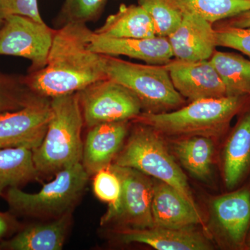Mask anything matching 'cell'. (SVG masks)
Listing matches in <instances>:
<instances>
[{
	"label": "cell",
	"mask_w": 250,
	"mask_h": 250,
	"mask_svg": "<svg viewBox=\"0 0 250 250\" xmlns=\"http://www.w3.org/2000/svg\"><path fill=\"white\" fill-rule=\"evenodd\" d=\"M93 31L85 23L67 22L56 29L45 66L24 77L39 96L49 99L78 93L107 78L103 55L90 47Z\"/></svg>",
	"instance_id": "6da1fadb"
},
{
	"label": "cell",
	"mask_w": 250,
	"mask_h": 250,
	"mask_svg": "<svg viewBox=\"0 0 250 250\" xmlns=\"http://www.w3.org/2000/svg\"><path fill=\"white\" fill-rule=\"evenodd\" d=\"M52 116L43 141L32 150L36 170L41 174L59 171L82 163L83 143L82 130L84 122L78 93L50 99Z\"/></svg>",
	"instance_id": "7a4b0ae2"
},
{
	"label": "cell",
	"mask_w": 250,
	"mask_h": 250,
	"mask_svg": "<svg viewBox=\"0 0 250 250\" xmlns=\"http://www.w3.org/2000/svg\"><path fill=\"white\" fill-rule=\"evenodd\" d=\"M243 103L242 96L197 100L166 113L142 112L132 121L150 126L160 134L212 138L227 129Z\"/></svg>",
	"instance_id": "3957f363"
},
{
	"label": "cell",
	"mask_w": 250,
	"mask_h": 250,
	"mask_svg": "<svg viewBox=\"0 0 250 250\" xmlns=\"http://www.w3.org/2000/svg\"><path fill=\"white\" fill-rule=\"evenodd\" d=\"M89 177L82 163H78L59 171L54 180L36 193L12 187L2 196L13 214L53 220L71 213L83 195Z\"/></svg>",
	"instance_id": "277c9868"
},
{
	"label": "cell",
	"mask_w": 250,
	"mask_h": 250,
	"mask_svg": "<svg viewBox=\"0 0 250 250\" xmlns=\"http://www.w3.org/2000/svg\"><path fill=\"white\" fill-rule=\"evenodd\" d=\"M104 67L109 80L123 85L139 99L143 112L174 111L186 104L174 88L166 65L135 63L103 55Z\"/></svg>",
	"instance_id": "5b68a950"
},
{
	"label": "cell",
	"mask_w": 250,
	"mask_h": 250,
	"mask_svg": "<svg viewBox=\"0 0 250 250\" xmlns=\"http://www.w3.org/2000/svg\"><path fill=\"white\" fill-rule=\"evenodd\" d=\"M137 125L113 164L130 167L168 184L196 206L187 178L167 150L161 134L150 126Z\"/></svg>",
	"instance_id": "8992f818"
},
{
	"label": "cell",
	"mask_w": 250,
	"mask_h": 250,
	"mask_svg": "<svg viewBox=\"0 0 250 250\" xmlns=\"http://www.w3.org/2000/svg\"><path fill=\"white\" fill-rule=\"evenodd\" d=\"M122 182V193L115 207H108L101 225L116 223L124 228L154 227L152 213V182L147 175L130 167L110 165Z\"/></svg>",
	"instance_id": "52a82bcc"
},
{
	"label": "cell",
	"mask_w": 250,
	"mask_h": 250,
	"mask_svg": "<svg viewBox=\"0 0 250 250\" xmlns=\"http://www.w3.org/2000/svg\"><path fill=\"white\" fill-rule=\"evenodd\" d=\"M77 93L83 122L88 128L102 123L134 121L143 112L134 94L108 78Z\"/></svg>",
	"instance_id": "ba28073f"
},
{
	"label": "cell",
	"mask_w": 250,
	"mask_h": 250,
	"mask_svg": "<svg viewBox=\"0 0 250 250\" xmlns=\"http://www.w3.org/2000/svg\"><path fill=\"white\" fill-rule=\"evenodd\" d=\"M56 29L30 18L10 16L0 26V56H13L31 62L29 72L47 62Z\"/></svg>",
	"instance_id": "9c48e42d"
},
{
	"label": "cell",
	"mask_w": 250,
	"mask_h": 250,
	"mask_svg": "<svg viewBox=\"0 0 250 250\" xmlns=\"http://www.w3.org/2000/svg\"><path fill=\"white\" fill-rule=\"evenodd\" d=\"M52 116L50 100L45 98L21 109L0 113V149L34 150L43 141Z\"/></svg>",
	"instance_id": "30bf717a"
},
{
	"label": "cell",
	"mask_w": 250,
	"mask_h": 250,
	"mask_svg": "<svg viewBox=\"0 0 250 250\" xmlns=\"http://www.w3.org/2000/svg\"><path fill=\"white\" fill-rule=\"evenodd\" d=\"M166 66L175 89L190 103L228 96L223 81L209 59L184 62L172 59Z\"/></svg>",
	"instance_id": "8fae6325"
},
{
	"label": "cell",
	"mask_w": 250,
	"mask_h": 250,
	"mask_svg": "<svg viewBox=\"0 0 250 250\" xmlns=\"http://www.w3.org/2000/svg\"><path fill=\"white\" fill-rule=\"evenodd\" d=\"M167 38L173 59L184 62L208 60L218 47L213 24L190 13H184L180 24Z\"/></svg>",
	"instance_id": "7c38bea8"
},
{
	"label": "cell",
	"mask_w": 250,
	"mask_h": 250,
	"mask_svg": "<svg viewBox=\"0 0 250 250\" xmlns=\"http://www.w3.org/2000/svg\"><path fill=\"white\" fill-rule=\"evenodd\" d=\"M90 47L103 55L125 56L152 65H166L173 59L167 37L156 36L149 39H118L98 35L93 31Z\"/></svg>",
	"instance_id": "4fadbf2b"
},
{
	"label": "cell",
	"mask_w": 250,
	"mask_h": 250,
	"mask_svg": "<svg viewBox=\"0 0 250 250\" xmlns=\"http://www.w3.org/2000/svg\"><path fill=\"white\" fill-rule=\"evenodd\" d=\"M82 164L88 175L111 165L122 149L129 130V121L102 123L89 128Z\"/></svg>",
	"instance_id": "5bb4252c"
},
{
	"label": "cell",
	"mask_w": 250,
	"mask_h": 250,
	"mask_svg": "<svg viewBox=\"0 0 250 250\" xmlns=\"http://www.w3.org/2000/svg\"><path fill=\"white\" fill-rule=\"evenodd\" d=\"M121 243H143L159 250L213 249L206 236L193 228L172 229L154 226L146 229L123 228L117 234Z\"/></svg>",
	"instance_id": "9a60e30c"
},
{
	"label": "cell",
	"mask_w": 250,
	"mask_h": 250,
	"mask_svg": "<svg viewBox=\"0 0 250 250\" xmlns=\"http://www.w3.org/2000/svg\"><path fill=\"white\" fill-rule=\"evenodd\" d=\"M152 213L154 226L161 228H190L203 223L196 206L177 189L159 180L153 188Z\"/></svg>",
	"instance_id": "2e32d148"
},
{
	"label": "cell",
	"mask_w": 250,
	"mask_h": 250,
	"mask_svg": "<svg viewBox=\"0 0 250 250\" xmlns=\"http://www.w3.org/2000/svg\"><path fill=\"white\" fill-rule=\"evenodd\" d=\"M210 208L214 223L224 236L236 246L243 244L250 224L249 190L216 197Z\"/></svg>",
	"instance_id": "e0dca14e"
},
{
	"label": "cell",
	"mask_w": 250,
	"mask_h": 250,
	"mask_svg": "<svg viewBox=\"0 0 250 250\" xmlns=\"http://www.w3.org/2000/svg\"><path fill=\"white\" fill-rule=\"evenodd\" d=\"M72 212L47 223L22 228L14 237L0 243L9 250H61L72 225Z\"/></svg>",
	"instance_id": "ac0fdd59"
},
{
	"label": "cell",
	"mask_w": 250,
	"mask_h": 250,
	"mask_svg": "<svg viewBox=\"0 0 250 250\" xmlns=\"http://www.w3.org/2000/svg\"><path fill=\"white\" fill-rule=\"evenodd\" d=\"M93 31L98 35L118 39H149L156 36L150 16L139 4H121Z\"/></svg>",
	"instance_id": "d6986e66"
},
{
	"label": "cell",
	"mask_w": 250,
	"mask_h": 250,
	"mask_svg": "<svg viewBox=\"0 0 250 250\" xmlns=\"http://www.w3.org/2000/svg\"><path fill=\"white\" fill-rule=\"evenodd\" d=\"M250 166V111L238 122L224 149L223 170L228 188L236 187Z\"/></svg>",
	"instance_id": "ffe728a7"
},
{
	"label": "cell",
	"mask_w": 250,
	"mask_h": 250,
	"mask_svg": "<svg viewBox=\"0 0 250 250\" xmlns=\"http://www.w3.org/2000/svg\"><path fill=\"white\" fill-rule=\"evenodd\" d=\"M39 175L31 149L25 147L0 149V196L9 188H21L36 180Z\"/></svg>",
	"instance_id": "44dd1931"
},
{
	"label": "cell",
	"mask_w": 250,
	"mask_h": 250,
	"mask_svg": "<svg viewBox=\"0 0 250 250\" xmlns=\"http://www.w3.org/2000/svg\"><path fill=\"white\" fill-rule=\"evenodd\" d=\"M173 149L182 165L192 176L202 181L209 178L214 154L211 138L188 136L174 143Z\"/></svg>",
	"instance_id": "7402d4cb"
},
{
	"label": "cell",
	"mask_w": 250,
	"mask_h": 250,
	"mask_svg": "<svg viewBox=\"0 0 250 250\" xmlns=\"http://www.w3.org/2000/svg\"><path fill=\"white\" fill-rule=\"evenodd\" d=\"M209 60L223 81L228 96L250 95V60L240 54L216 50Z\"/></svg>",
	"instance_id": "603a6c76"
},
{
	"label": "cell",
	"mask_w": 250,
	"mask_h": 250,
	"mask_svg": "<svg viewBox=\"0 0 250 250\" xmlns=\"http://www.w3.org/2000/svg\"><path fill=\"white\" fill-rule=\"evenodd\" d=\"M183 13L200 16L211 24L250 10V0H175Z\"/></svg>",
	"instance_id": "cb8c5ba5"
},
{
	"label": "cell",
	"mask_w": 250,
	"mask_h": 250,
	"mask_svg": "<svg viewBox=\"0 0 250 250\" xmlns=\"http://www.w3.org/2000/svg\"><path fill=\"white\" fill-rule=\"evenodd\" d=\"M138 4L150 16L158 36H170L183 18V11L175 0H138Z\"/></svg>",
	"instance_id": "d4e9b609"
},
{
	"label": "cell",
	"mask_w": 250,
	"mask_h": 250,
	"mask_svg": "<svg viewBox=\"0 0 250 250\" xmlns=\"http://www.w3.org/2000/svg\"><path fill=\"white\" fill-rule=\"evenodd\" d=\"M41 98L27 86L24 77L0 72V113L21 109Z\"/></svg>",
	"instance_id": "484cf974"
},
{
	"label": "cell",
	"mask_w": 250,
	"mask_h": 250,
	"mask_svg": "<svg viewBox=\"0 0 250 250\" xmlns=\"http://www.w3.org/2000/svg\"><path fill=\"white\" fill-rule=\"evenodd\" d=\"M108 0H65L59 20L62 24L67 22L86 23L100 17Z\"/></svg>",
	"instance_id": "4316f807"
},
{
	"label": "cell",
	"mask_w": 250,
	"mask_h": 250,
	"mask_svg": "<svg viewBox=\"0 0 250 250\" xmlns=\"http://www.w3.org/2000/svg\"><path fill=\"white\" fill-rule=\"evenodd\" d=\"M93 189L99 200L107 203L108 207H115L121 196V179L109 166L94 174Z\"/></svg>",
	"instance_id": "83f0119b"
},
{
	"label": "cell",
	"mask_w": 250,
	"mask_h": 250,
	"mask_svg": "<svg viewBox=\"0 0 250 250\" xmlns=\"http://www.w3.org/2000/svg\"><path fill=\"white\" fill-rule=\"evenodd\" d=\"M217 46L239 51L250 59V28H237L218 24L213 25Z\"/></svg>",
	"instance_id": "f1b7e54d"
},
{
	"label": "cell",
	"mask_w": 250,
	"mask_h": 250,
	"mask_svg": "<svg viewBox=\"0 0 250 250\" xmlns=\"http://www.w3.org/2000/svg\"><path fill=\"white\" fill-rule=\"evenodd\" d=\"M10 16L30 18L43 22L39 7V0H0V19Z\"/></svg>",
	"instance_id": "f546056e"
},
{
	"label": "cell",
	"mask_w": 250,
	"mask_h": 250,
	"mask_svg": "<svg viewBox=\"0 0 250 250\" xmlns=\"http://www.w3.org/2000/svg\"><path fill=\"white\" fill-rule=\"evenodd\" d=\"M21 223L12 213L0 211V243L21 229Z\"/></svg>",
	"instance_id": "4dcf8cb0"
},
{
	"label": "cell",
	"mask_w": 250,
	"mask_h": 250,
	"mask_svg": "<svg viewBox=\"0 0 250 250\" xmlns=\"http://www.w3.org/2000/svg\"><path fill=\"white\" fill-rule=\"evenodd\" d=\"M220 24L237 28H250V10L229 19L221 21Z\"/></svg>",
	"instance_id": "1f68e13d"
},
{
	"label": "cell",
	"mask_w": 250,
	"mask_h": 250,
	"mask_svg": "<svg viewBox=\"0 0 250 250\" xmlns=\"http://www.w3.org/2000/svg\"><path fill=\"white\" fill-rule=\"evenodd\" d=\"M3 21L2 20L0 19V26L1 25V24H2Z\"/></svg>",
	"instance_id": "d6a6232c"
},
{
	"label": "cell",
	"mask_w": 250,
	"mask_h": 250,
	"mask_svg": "<svg viewBox=\"0 0 250 250\" xmlns=\"http://www.w3.org/2000/svg\"><path fill=\"white\" fill-rule=\"evenodd\" d=\"M249 247H250V241H249Z\"/></svg>",
	"instance_id": "836d02e7"
},
{
	"label": "cell",
	"mask_w": 250,
	"mask_h": 250,
	"mask_svg": "<svg viewBox=\"0 0 250 250\" xmlns=\"http://www.w3.org/2000/svg\"><path fill=\"white\" fill-rule=\"evenodd\" d=\"M0 249H1V248H0Z\"/></svg>",
	"instance_id": "e575fe53"
}]
</instances>
